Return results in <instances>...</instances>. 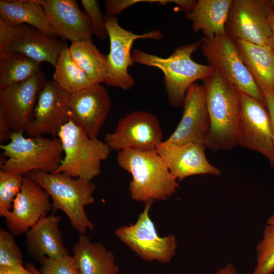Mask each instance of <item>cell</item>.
Listing matches in <instances>:
<instances>
[{"label":"cell","instance_id":"6da1fadb","mask_svg":"<svg viewBox=\"0 0 274 274\" xmlns=\"http://www.w3.org/2000/svg\"><path fill=\"white\" fill-rule=\"evenodd\" d=\"M202 40L182 45L167 57L163 58L138 49L131 54L134 63L160 70L164 75V88L169 104L175 108L182 106L189 88L199 80L214 73V68L194 61L192 55L200 48Z\"/></svg>","mask_w":274,"mask_h":274},{"label":"cell","instance_id":"7a4b0ae2","mask_svg":"<svg viewBox=\"0 0 274 274\" xmlns=\"http://www.w3.org/2000/svg\"><path fill=\"white\" fill-rule=\"evenodd\" d=\"M116 161L131 174L128 190L130 198L147 202L165 200L174 195L179 184L156 150L127 149L118 152Z\"/></svg>","mask_w":274,"mask_h":274},{"label":"cell","instance_id":"3957f363","mask_svg":"<svg viewBox=\"0 0 274 274\" xmlns=\"http://www.w3.org/2000/svg\"><path fill=\"white\" fill-rule=\"evenodd\" d=\"M210 120L205 145L213 151L230 150L238 146L237 124L241 91L215 71L203 80Z\"/></svg>","mask_w":274,"mask_h":274},{"label":"cell","instance_id":"277c9868","mask_svg":"<svg viewBox=\"0 0 274 274\" xmlns=\"http://www.w3.org/2000/svg\"><path fill=\"white\" fill-rule=\"evenodd\" d=\"M28 175L49 194L52 210L63 212L80 234L93 230L94 225L85 211V208L94 202L96 186L92 181L75 178L65 173L33 171Z\"/></svg>","mask_w":274,"mask_h":274},{"label":"cell","instance_id":"5b68a950","mask_svg":"<svg viewBox=\"0 0 274 274\" xmlns=\"http://www.w3.org/2000/svg\"><path fill=\"white\" fill-rule=\"evenodd\" d=\"M23 131L12 132L10 142L1 144L0 170L23 176L33 171L54 173L63 159L62 145L58 138H26Z\"/></svg>","mask_w":274,"mask_h":274},{"label":"cell","instance_id":"8992f818","mask_svg":"<svg viewBox=\"0 0 274 274\" xmlns=\"http://www.w3.org/2000/svg\"><path fill=\"white\" fill-rule=\"evenodd\" d=\"M57 137L64 156L53 173H65L89 181L100 173L101 162L109 157L111 151L105 142L90 138L71 121L62 126Z\"/></svg>","mask_w":274,"mask_h":274},{"label":"cell","instance_id":"52a82bcc","mask_svg":"<svg viewBox=\"0 0 274 274\" xmlns=\"http://www.w3.org/2000/svg\"><path fill=\"white\" fill-rule=\"evenodd\" d=\"M200 49L208 64L243 92L266 107L264 96L243 60L235 41L226 33L203 38Z\"/></svg>","mask_w":274,"mask_h":274},{"label":"cell","instance_id":"ba28073f","mask_svg":"<svg viewBox=\"0 0 274 274\" xmlns=\"http://www.w3.org/2000/svg\"><path fill=\"white\" fill-rule=\"evenodd\" d=\"M153 201L145 203L136 221L117 228L115 236L142 259L169 262L175 254L177 239L174 234L160 236L150 216Z\"/></svg>","mask_w":274,"mask_h":274},{"label":"cell","instance_id":"9c48e42d","mask_svg":"<svg viewBox=\"0 0 274 274\" xmlns=\"http://www.w3.org/2000/svg\"><path fill=\"white\" fill-rule=\"evenodd\" d=\"M110 52L107 55V74L105 83L110 86L123 90L133 88L135 82L128 72V68L134 62L131 50L134 42L139 39L158 41L162 39L161 31L155 29L142 34H136L121 26L116 16H105Z\"/></svg>","mask_w":274,"mask_h":274},{"label":"cell","instance_id":"30bf717a","mask_svg":"<svg viewBox=\"0 0 274 274\" xmlns=\"http://www.w3.org/2000/svg\"><path fill=\"white\" fill-rule=\"evenodd\" d=\"M104 140L111 150L118 152L127 149L156 150L164 141L159 119L144 111H134L121 118Z\"/></svg>","mask_w":274,"mask_h":274},{"label":"cell","instance_id":"8fae6325","mask_svg":"<svg viewBox=\"0 0 274 274\" xmlns=\"http://www.w3.org/2000/svg\"><path fill=\"white\" fill-rule=\"evenodd\" d=\"M270 1L232 0L225 24L226 33L234 41L269 47L271 29Z\"/></svg>","mask_w":274,"mask_h":274},{"label":"cell","instance_id":"7c38bea8","mask_svg":"<svg viewBox=\"0 0 274 274\" xmlns=\"http://www.w3.org/2000/svg\"><path fill=\"white\" fill-rule=\"evenodd\" d=\"M237 137L238 146L257 152L269 160L272 134L269 113L264 105L242 92Z\"/></svg>","mask_w":274,"mask_h":274},{"label":"cell","instance_id":"4fadbf2b","mask_svg":"<svg viewBox=\"0 0 274 274\" xmlns=\"http://www.w3.org/2000/svg\"><path fill=\"white\" fill-rule=\"evenodd\" d=\"M70 94L53 80L47 81L38 94L26 133L30 136L49 135L56 138L62 126L70 121Z\"/></svg>","mask_w":274,"mask_h":274},{"label":"cell","instance_id":"5bb4252c","mask_svg":"<svg viewBox=\"0 0 274 274\" xmlns=\"http://www.w3.org/2000/svg\"><path fill=\"white\" fill-rule=\"evenodd\" d=\"M47 82L40 70L29 79L0 89V111L12 132H24L31 120L38 94Z\"/></svg>","mask_w":274,"mask_h":274},{"label":"cell","instance_id":"9a60e30c","mask_svg":"<svg viewBox=\"0 0 274 274\" xmlns=\"http://www.w3.org/2000/svg\"><path fill=\"white\" fill-rule=\"evenodd\" d=\"M182 107L183 114L178 125L163 144L170 146L189 143L205 145L211 125L202 85L195 83L189 88Z\"/></svg>","mask_w":274,"mask_h":274},{"label":"cell","instance_id":"2e32d148","mask_svg":"<svg viewBox=\"0 0 274 274\" xmlns=\"http://www.w3.org/2000/svg\"><path fill=\"white\" fill-rule=\"evenodd\" d=\"M50 198L47 192L29 175L24 176L12 210L4 216L8 230L16 236L26 233L50 212L52 209Z\"/></svg>","mask_w":274,"mask_h":274},{"label":"cell","instance_id":"e0dca14e","mask_svg":"<svg viewBox=\"0 0 274 274\" xmlns=\"http://www.w3.org/2000/svg\"><path fill=\"white\" fill-rule=\"evenodd\" d=\"M111 100L101 84L70 94V121L81 128L90 138H97L109 113Z\"/></svg>","mask_w":274,"mask_h":274},{"label":"cell","instance_id":"ac0fdd59","mask_svg":"<svg viewBox=\"0 0 274 274\" xmlns=\"http://www.w3.org/2000/svg\"><path fill=\"white\" fill-rule=\"evenodd\" d=\"M44 10L56 37L72 43L90 40V20L75 0H37Z\"/></svg>","mask_w":274,"mask_h":274},{"label":"cell","instance_id":"d6986e66","mask_svg":"<svg viewBox=\"0 0 274 274\" xmlns=\"http://www.w3.org/2000/svg\"><path fill=\"white\" fill-rule=\"evenodd\" d=\"M65 42L57 37L47 35L27 24L15 26L9 42L0 51V56L16 52L39 62H46L55 66Z\"/></svg>","mask_w":274,"mask_h":274},{"label":"cell","instance_id":"ffe728a7","mask_svg":"<svg viewBox=\"0 0 274 274\" xmlns=\"http://www.w3.org/2000/svg\"><path fill=\"white\" fill-rule=\"evenodd\" d=\"M204 144L189 143L178 146L163 144L156 149L172 175L178 181L199 175L219 176L221 172L207 159Z\"/></svg>","mask_w":274,"mask_h":274},{"label":"cell","instance_id":"44dd1931","mask_svg":"<svg viewBox=\"0 0 274 274\" xmlns=\"http://www.w3.org/2000/svg\"><path fill=\"white\" fill-rule=\"evenodd\" d=\"M60 219V216L53 214L47 215L25 233L26 248L30 256L40 262L46 258L69 254L59 226Z\"/></svg>","mask_w":274,"mask_h":274},{"label":"cell","instance_id":"7402d4cb","mask_svg":"<svg viewBox=\"0 0 274 274\" xmlns=\"http://www.w3.org/2000/svg\"><path fill=\"white\" fill-rule=\"evenodd\" d=\"M73 253L80 274H118L113 253L85 234L79 235Z\"/></svg>","mask_w":274,"mask_h":274},{"label":"cell","instance_id":"603a6c76","mask_svg":"<svg viewBox=\"0 0 274 274\" xmlns=\"http://www.w3.org/2000/svg\"><path fill=\"white\" fill-rule=\"evenodd\" d=\"M244 63L263 96L274 94V53L269 47L235 41Z\"/></svg>","mask_w":274,"mask_h":274},{"label":"cell","instance_id":"cb8c5ba5","mask_svg":"<svg viewBox=\"0 0 274 274\" xmlns=\"http://www.w3.org/2000/svg\"><path fill=\"white\" fill-rule=\"evenodd\" d=\"M232 0H198L185 17L192 22L195 32L204 38L226 34L225 24Z\"/></svg>","mask_w":274,"mask_h":274},{"label":"cell","instance_id":"d4e9b609","mask_svg":"<svg viewBox=\"0 0 274 274\" xmlns=\"http://www.w3.org/2000/svg\"><path fill=\"white\" fill-rule=\"evenodd\" d=\"M0 18L13 26L27 24L56 37L44 9L37 0H1Z\"/></svg>","mask_w":274,"mask_h":274},{"label":"cell","instance_id":"484cf974","mask_svg":"<svg viewBox=\"0 0 274 274\" xmlns=\"http://www.w3.org/2000/svg\"><path fill=\"white\" fill-rule=\"evenodd\" d=\"M68 48L73 60L92 83H105L108 68L107 55L99 51L91 39L72 43Z\"/></svg>","mask_w":274,"mask_h":274},{"label":"cell","instance_id":"4316f807","mask_svg":"<svg viewBox=\"0 0 274 274\" xmlns=\"http://www.w3.org/2000/svg\"><path fill=\"white\" fill-rule=\"evenodd\" d=\"M54 67L53 80L70 94L95 85L73 60L67 46L61 51Z\"/></svg>","mask_w":274,"mask_h":274},{"label":"cell","instance_id":"83f0119b","mask_svg":"<svg viewBox=\"0 0 274 274\" xmlns=\"http://www.w3.org/2000/svg\"><path fill=\"white\" fill-rule=\"evenodd\" d=\"M41 63L19 53L0 56V89L29 79L40 71Z\"/></svg>","mask_w":274,"mask_h":274},{"label":"cell","instance_id":"f1b7e54d","mask_svg":"<svg viewBox=\"0 0 274 274\" xmlns=\"http://www.w3.org/2000/svg\"><path fill=\"white\" fill-rule=\"evenodd\" d=\"M256 265L252 274L274 273V225L265 226L262 236L256 247Z\"/></svg>","mask_w":274,"mask_h":274},{"label":"cell","instance_id":"f546056e","mask_svg":"<svg viewBox=\"0 0 274 274\" xmlns=\"http://www.w3.org/2000/svg\"><path fill=\"white\" fill-rule=\"evenodd\" d=\"M24 176L0 170V216L12 210L13 201L20 191Z\"/></svg>","mask_w":274,"mask_h":274},{"label":"cell","instance_id":"4dcf8cb0","mask_svg":"<svg viewBox=\"0 0 274 274\" xmlns=\"http://www.w3.org/2000/svg\"><path fill=\"white\" fill-rule=\"evenodd\" d=\"M14 235L0 229V267L23 265V255Z\"/></svg>","mask_w":274,"mask_h":274},{"label":"cell","instance_id":"1f68e13d","mask_svg":"<svg viewBox=\"0 0 274 274\" xmlns=\"http://www.w3.org/2000/svg\"><path fill=\"white\" fill-rule=\"evenodd\" d=\"M84 11L87 14L92 25L93 35L100 41L108 36L105 17L102 14L98 0H82Z\"/></svg>","mask_w":274,"mask_h":274},{"label":"cell","instance_id":"d6a6232c","mask_svg":"<svg viewBox=\"0 0 274 274\" xmlns=\"http://www.w3.org/2000/svg\"><path fill=\"white\" fill-rule=\"evenodd\" d=\"M41 274H80L73 256L46 258L41 262Z\"/></svg>","mask_w":274,"mask_h":274},{"label":"cell","instance_id":"836d02e7","mask_svg":"<svg viewBox=\"0 0 274 274\" xmlns=\"http://www.w3.org/2000/svg\"><path fill=\"white\" fill-rule=\"evenodd\" d=\"M264 97L265 101L266 108L269 113L270 118L272 134V150L271 158L269 161L271 167L274 169V94H266Z\"/></svg>","mask_w":274,"mask_h":274},{"label":"cell","instance_id":"e575fe53","mask_svg":"<svg viewBox=\"0 0 274 274\" xmlns=\"http://www.w3.org/2000/svg\"><path fill=\"white\" fill-rule=\"evenodd\" d=\"M14 28L15 26L0 18V51L3 50L9 42Z\"/></svg>","mask_w":274,"mask_h":274},{"label":"cell","instance_id":"d590c367","mask_svg":"<svg viewBox=\"0 0 274 274\" xmlns=\"http://www.w3.org/2000/svg\"><path fill=\"white\" fill-rule=\"evenodd\" d=\"M12 131L2 112L0 111V142L1 144L10 140Z\"/></svg>","mask_w":274,"mask_h":274},{"label":"cell","instance_id":"8d00e7d4","mask_svg":"<svg viewBox=\"0 0 274 274\" xmlns=\"http://www.w3.org/2000/svg\"><path fill=\"white\" fill-rule=\"evenodd\" d=\"M0 274H32L23 265L0 267Z\"/></svg>","mask_w":274,"mask_h":274},{"label":"cell","instance_id":"74e56055","mask_svg":"<svg viewBox=\"0 0 274 274\" xmlns=\"http://www.w3.org/2000/svg\"><path fill=\"white\" fill-rule=\"evenodd\" d=\"M196 1L194 0H175V3L179 10L185 14L188 13L193 8Z\"/></svg>","mask_w":274,"mask_h":274},{"label":"cell","instance_id":"f35d334b","mask_svg":"<svg viewBox=\"0 0 274 274\" xmlns=\"http://www.w3.org/2000/svg\"><path fill=\"white\" fill-rule=\"evenodd\" d=\"M268 19L271 29V35L269 39L268 43L269 47L274 53V11L272 7L269 11Z\"/></svg>","mask_w":274,"mask_h":274},{"label":"cell","instance_id":"ab89813d","mask_svg":"<svg viewBox=\"0 0 274 274\" xmlns=\"http://www.w3.org/2000/svg\"><path fill=\"white\" fill-rule=\"evenodd\" d=\"M215 274H237L235 267L231 263L218 269Z\"/></svg>","mask_w":274,"mask_h":274},{"label":"cell","instance_id":"60d3db41","mask_svg":"<svg viewBox=\"0 0 274 274\" xmlns=\"http://www.w3.org/2000/svg\"><path fill=\"white\" fill-rule=\"evenodd\" d=\"M26 267L32 274H41L40 271H39L32 264H27Z\"/></svg>","mask_w":274,"mask_h":274},{"label":"cell","instance_id":"b9f144b4","mask_svg":"<svg viewBox=\"0 0 274 274\" xmlns=\"http://www.w3.org/2000/svg\"><path fill=\"white\" fill-rule=\"evenodd\" d=\"M267 224L274 225V212L267 219Z\"/></svg>","mask_w":274,"mask_h":274},{"label":"cell","instance_id":"7bdbcfd3","mask_svg":"<svg viewBox=\"0 0 274 274\" xmlns=\"http://www.w3.org/2000/svg\"><path fill=\"white\" fill-rule=\"evenodd\" d=\"M272 9L274 11V0L270 1Z\"/></svg>","mask_w":274,"mask_h":274}]
</instances>
